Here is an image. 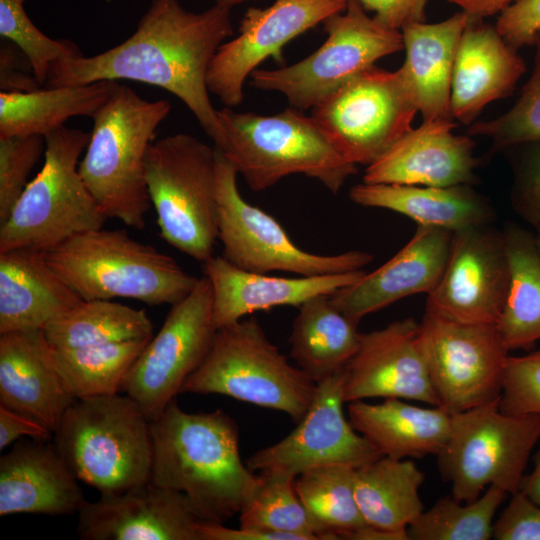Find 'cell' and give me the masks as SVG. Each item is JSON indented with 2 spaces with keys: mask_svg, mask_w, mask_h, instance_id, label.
Instances as JSON below:
<instances>
[{
  "mask_svg": "<svg viewBox=\"0 0 540 540\" xmlns=\"http://www.w3.org/2000/svg\"><path fill=\"white\" fill-rule=\"evenodd\" d=\"M231 8L215 3L186 10L179 0H152L136 30L122 43L93 56L55 61L43 85L58 88L130 80L160 87L179 98L221 149L225 134L207 86L210 64L232 36Z\"/></svg>",
  "mask_w": 540,
  "mask_h": 540,
  "instance_id": "6da1fadb",
  "label": "cell"
},
{
  "mask_svg": "<svg viewBox=\"0 0 540 540\" xmlns=\"http://www.w3.org/2000/svg\"><path fill=\"white\" fill-rule=\"evenodd\" d=\"M150 431L152 482L185 494L204 521L224 523L239 514L256 474L241 460L229 415L187 413L173 399L150 421Z\"/></svg>",
  "mask_w": 540,
  "mask_h": 540,
  "instance_id": "7a4b0ae2",
  "label": "cell"
},
{
  "mask_svg": "<svg viewBox=\"0 0 540 540\" xmlns=\"http://www.w3.org/2000/svg\"><path fill=\"white\" fill-rule=\"evenodd\" d=\"M171 109L167 100L149 101L116 83L92 117L93 129L78 170L107 218L139 230L145 227L151 207L146 155Z\"/></svg>",
  "mask_w": 540,
  "mask_h": 540,
  "instance_id": "3957f363",
  "label": "cell"
},
{
  "mask_svg": "<svg viewBox=\"0 0 540 540\" xmlns=\"http://www.w3.org/2000/svg\"><path fill=\"white\" fill-rule=\"evenodd\" d=\"M45 256L83 300L120 297L149 305H174L199 280L171 256L122 229L102 227L75 235Z\"/></svg>",
  "mask_w": 540,
  "mask_h": 540,
  "instance_id": "277c9868",
  "label": "cell"
},
{
  "mask_svg": "<svg viewBox=\"0 0 540 540\" xmlns=\"http://www.w3.org/2000/svg\"><path fill=\"white\" fill-rule=\"evenodd\" d=\"M217 113L225 134L220 150L253 191L302 174L336 194L358 171L339 154L313 117L299 109L259 115L224 107Z\"/></svg>",
  "mask_w": 540,
  "mask_h": 540,
  "instance_id": "5b68a950",
  "label": "cell"
},
{
  "mask_svg": "<svg viewBox=\"0 0 540 540\" xmlns=\"http://www.w3.org/2000/svg\"><path fill=\"white\" fill-rule=\"evenodd\" d=\"M52 440L77 478L101 495L118 494L150 479V421L126 394L76 399Z\"/></svg>",
  "mask_w": 540,
  "mask_h": 540,
  "instance_id": "8992f818",
  "label": "cell"
},
{
  "mask_svg": "<svg viewBox=\"0 0 540 540\" xmlns=\"http://www.w3.org/2000/svg\"><path fill=\"white\" fill-rule=\"evenodd\" d=\"M44 138L41 170L0 223V252H47L75 235L102 228L107 219L78 170L90 133L64 126Z\"/></svg>",
  "mask_w": 540,
  "mask_h": 540,
  "instance_id": "52a82bcc",
  "label": "cell"
},
{
  "mask_svg": "<svg viewBox=\"0 0 540 540\" xmlns=\"http://www.w3.org/2000/svg\"><path fill=\"white\" fill-rule=\"evenodd\" d=\"M315 391L316 383L291 365L250 317L217 329L207 355L180 393L230 396L284 412L298 423Z\"/></svg>",
  "mask_w": 540,
  "mask_h": 540,
  "instance_id": "ba28073f",
  "label": "cell"
},
{
  "mask_svg": "<svg viewBox=\"0 0 540 540\" xmlns=\"http://www.w3.org/2000/svg\"><path fill=\"white\" fill-rule=\"evenodd\" d=\"M148 193L164 241L204 263L218 239L216 150L186 133L154 141L147 152Z\"/></svg>",
  "mask_w": 540,
  "mask_h": 540,
  "instance_id": "9c48e42d",
  "label": "cell"
},
{
  "mask_svg": "<svg viewBox=\"0 0 540 540\" xmlns=\"http://www.w3.org/2000/svg\"><path fill=\"white\" fill-rule=\"evenodd\" d=\"M539 440L540 415L505 414L496 399L452 413L448 440L436 455L438 470L459 501H474L490 486L511 495Z\"/></svg>",
  "mask_w": 540,
  "mask_h": 540,
  "instance_id": "30bf717a",
  "label": "cell"
},
{
  "mask_svg": "<svg viewBox=\"0 0 540 540\" xmlns=\"http://www.w3.org/2000/svg\"><path fill=\"white\" fill-rule=\"evenodd\" d=\"M325 42L308 57L277 69H256L251 86L283 94L291 107L312 109L387 55L404 49L402 33L369 17L358 0L323 23Z\"/></svg>",
  "mask_w": 540,
  "mask_h": 540,
  "instance_id": "8fae6325",
  "label": "cell"
},
{
  "mask_svg": "<svg viewBox=\"0 0 540 540\" xmlns=\"http://www.w3.org/2000/svg\"><path fill=\"white\" fill-rule=\"evenodd\" d=\"M215 150L218 239L222 257L232 265L262 274L282 271L317 276L362 270L373 260L370 253L360 250L322 255L301 249L274 217L244 200L236 168L220 149Z\"/></svg>",
  "mask_w": 540,
  "mask_h": 540,
  "instance_id": "7c38bea8",
  "label": "cell"
},
{
  "mask_svg": "<svg viewBox=\"0 0 540 540\" xmlns=\"http://www.w3.org/2000/svg\"><path fill=\"white\" fill-rule=\"evenodd\" d=\"M311 116L348 162L370 165L413 127L418 113L399 72L376 66L313 107Z\"/></svg>",
  "mask_w": 540,
  "mask_h": 540,
  "instance_id": "4fadbf2b",
  "label": "cell"
},
{
  "mask_svg": "<svg viewBox=\"0 0 540 540\" xmlns=\"http://www.w3.org/2000/svg\"><path fill=\"white\" fill-rule=\"evenodd\" d=\"M216 331L212 287L204 275L184 299L172 305L159 332L131 366L121 392L139 405L149 421L154 420L200 366Z\"/></svg>",
  "mask_w": 540,
  "mask_h": 540,
  "instance_id": "5bb4252c",
  "label": "cell"
},
{
  "mask_svg": "<svg viewBox=\"0 0 540 540\" xmlns=\"http://www.w3.org/2000/svg\"><path fill=\"white\" fill-rule=\"evenodd\" d=\"M420 326L439 406L456 413L499 399L509 350L497 324L458 322L425 308Z\"/></svg>",
  "mask_w": 540,
  "mask_h": 540,
  "instance_id": "9a60e30c",
  "label": "cell"
},
{
  "mask_svg": "<svg viewBox=\"0 0 540 540\" xmlns=\"http://www.w3.org/2000/svg\"><path fill=\"white\" fill-rule=\"evenodd\" d=\"M348 0H275L267 8L250 7L239 35L223 43L209 67L207 86L226 107L239 105L243 87L267 58L283 63L282 48L292 39L346 9Z\"/></svg>",
  "mask_w": 540,
  "mask_h": 540,
  "instance_id": "2e32d148",
  "label": "cell"
},
{
  "mask_svg": "<svg viewBox=\"0 0 540 540\" xmlns=\"http://www.w3.org/2000/svg\"><path fill=\"white\" fill-rule=\"evenodd\" d=\"M344 370L316 383L313 400L296 428L281 441L251 455L249 469H279L297 477L321 466L358 468L382 456L345 417Z\"/></svg>",
  "mask_w": 540,
  "mask_h": 540,
  "instance_id": "e0dca14e",
  "label": "cell"
},
{
  "mask_svg": "<svg viewBox=\"0 0 540 540\" xmlns=\"http://www.w3.org/2000/svg\"><path fill=\"white\" fill-rule=\"evenodd\" d=\"M510 267L502 231L470 227L453 232L440 281L426 308L463 323L497 324L505 305Z\"/></svg>",
  "mask_w": 540,
  "mask_h": 540,
  "instance_id": "ac0fdd59",
  "label": "cell"
},
{
  "mask_svg": "<svg viewBox=\"0 0 540 540\" xmlns=\"http://www.w3.org/2000/svg\"><path fill=\"white\" fill-rule=\"evenodd\" d=\"M345 402L397 398L439 406L421 339L412 318L361 333L358 350L345 367Z\"/></svg>",
  "mask_w": 540,
  "mask_h": 540,
  "instance_id": "d6986e66",
  "label": "cell"
},
{
  "mask_svg": "<svg viewBox=\"0 0 540 540\" xmlns=\"http://www.w3.org/2000/svg\"><path fill=\"white\" fill-rule=\"evenodd\" d=\"M202 521L185 494L149 479L87 501L78 512L77 533L83 540H201Z\"/></svg>",
  "mask_w": 540,
  "mask_h": 540,
  "instance_id": "ffe728a7",
  "label": "cell"
},
{
  "mask_svg": "<svg viewBox=\"0 0 540 540\" xmlns=\"http://www.w3.org/2000/svg\"><path fill=\"white\" fill-rule=\"evenodd\" d=\"M453 232L417 225L403 248L372 272L330 296L331 303L360 322L396 301L419 293H431L444 272Z\"/></svg>",
  "mask_w": 540,
  "mask_h": 540,
  "instance_id": "44dd1931",
  "label": "cell"
},
{
  "mask_svg": "<svg viewBox=\"0 0 540 540\" xmlns=\"http://www.w3.org/2000/svg\"><path fill=\"white\" fill-rule=\"evenodd\" d=\"M454 120L423 121L368 165L364 183L435 187L471 185L479 160L469 135H455Z\"/></svg>",
  "mask_w": 540,
  "mask_h": 540,
  "instance_id": "7402d4cb",
  "label": "cell"
},
{
  "mask_svg": "<svg viewBox=\"0 0 540 540\" xmlns=\"http://www.w3.org/2000/svg\"><path fill=\"white\" fill-rule=\"evenodd\" d=\"M213 293V320L217 329L257 311L277 306L299 308L319 296H331L359 280L365 271L317 276L278 277L244 271L222 256L202 263Z\"/></svg>",
  "mask_w": 540,
  "mask_h": 540,
  "instance_id": "603a6c76",
  "label": "cell"
},
{
  "mask_svg": "<svg viewBox=\"0 0 540 540\" xmlns=\"http://www.w3.org/2000/svg\"><path fill=\"white\" fill-rule=\"evenodd\" d=\"M54 443L21 441L0 458V516L78 513L87 502Z\"/></svg>",
  "mask_w": 540,
  "mask_h": 540,
  "instance_id": "cb8c5ba5",
  "label": "cell"
},
{
  "mask_svg": "<svg viewBox=\"0 0 540 540\" xmlns=\"http://www.w3.org/2000/svg\"><path fill=\"white\" fill-rule=\"evenodd\" d=\"M75 397L59 375L42 330L0 334V405L53 434Z\"/></svg>",
  "mask_w": 540,
  "mask_h": 540,
  "instance_id": "d4e9b609",
  "label": "cell"
},
{
  "mask_svg": "<svg viewBox=\"0 0 540 540\" xmlns=\"http://www.w3.org/2000/svg\"><path fill=\"white\" fill-rule=\"evenodd\" d=\"M525 70L518 50L502 38L496 27L469 17L453 68L452 118L470 126L486 105L513 92Z\"/></svg>",
  "mask_w": 540,
  "mask_h": 540,
  "instance_id": "484cf974",
  "label": "cell"
},
{
  "mask_svg": "<svg viewBox=\"0 0 540 540\" xmlns=\"http://www.w3.org/2000/svg\"><path fill=\"white\" fill-rule=\"evenodd\" d=\"M82 300L49 265L45 252H0V334L42 330Z\"/></svg>",
  "mask_w": 540,
  "mask_h": 540,
  "instance_id": "4316f807",
  "label": "cell"
},
{
  "mask_svg": "<svg viewBox=\"0 0 540 540\" xmlns=\"http://www.w3.org/2000/svg\"><path fill=\"white\" fill-rule=\"evenodd\" d=\"M468 19L460 11L439 23L417 22L401 29L406 57L398 70L423 121L454 120L450 109L452 75Z\"/></svg>",
  "mask_w": 540,
  "mask_h": 540,
  "instance_id": "83f0119b",
  "label": "cell"
},
{
  "mask_svg": "<svg viewBox=\"0 0 540 540\" xmlns=\"http://www.w3.org/2000/svg\"><path fill=\"white\" fill-rule=\"evenodd\" d=\"M348 419L382 456L393 459L437 455L445 446L452 413L441 406L421 407L397 398L372 404L349 402Z\"/></svg>",
  "mask_w": 540,
  "mask_h": 540,
  "instance_id": "f1b7e54d",
  "label": "cell"
},
{
  "mask_svg": "<svg viewBox=\"0 0 540 540\" xmlns=\"http://www.w3.org/2000/svg\"><path fill=\"white\" fill-rule=\"evenodd\" d=\"M352 202L404 215L417 225L452 232L490 225L494 209L471 185L449 187L360 183L349 191Z\"/></svg>",
  "mask_w": 540,
  "mask_h": 540,
  "instance_id": "f546056e",
  "label": "cell"
},
{
  "mask_svg": "<svg viewBox=\"0 0 540 540\" xmlns=\"http://www.w3.org/2000/svg\"><path fill=\"white\" fill-rule=\"evenodd\" d=\"M289 338L290 355L315 383L345 369L356 354L361 332L330 301L315 297L299 308Z\"/></svg>",
  "mask_w": 540,
  "mask_h": 540,
  "instance_id": "4dcf8cb0",
  "label": "cell"
},
{
  "mask_svg": "<svg viewBox=\"0 0 540 540\" xmlns=\"http://www.w3.org/2000/svg\"><path fill=\"white\" fill-rule=\"evenodd\" d=\"M117 81L0 93V137L42 136L64 127L73 117H93Z\"/></svg>",
  "mask_w": 540,
  "mask_h": 540,
  "instance_id": "1f68e13d",
  "label": "cell"
},
{
  "mask_svg": "<svg viewBox=\"0 0 540 540\" xmlns=\"http://www.w3.org/2000/svg\"><path fill=\"white\" fill-rule=\"evenodd\" d=\"M425 475L411 459L381 456L355 469V496L365 522L407 532L424 511L420 487Z\"/></svg>",
  "mask_w": 540,
  "mask_h": 540,
  "instance_id": "d6a6232c",
  "label": "cell"
},
{
  "mask_svg": "<svg viewBox=\"0 0 540 540\" xmlns=\"http://www.w3.org/2000/svg\"><path fill=\"white\" fill-rule=\"evenodd\" d=\"M510 282L497 327L509 351L540 340V248L536 236L516 224L502 231Z\"/></svg>",
  "mask_w": 540,
  "mask_h": 540,
  "instance_id": "836d02e7",
  "label": "cell"
},
{
  "mask_svg": "<svg viewBox=\"0 0 540 540\" xmlns=\"http://www.w3.org/2000/svg\"><path fill=\"white\" fill-rule=\"evenodd\" d=\"M143 309L106 299L82 300L48 323L42 332L55 349H73L152 337Z\"/></svg>",
  "mask_w": 540,
  "mask_h": 540,
  "instance_id": "e575fe53",
  "label": "cell"
},
{
  "mask_svg": "<svg viewBox=\"0 0 540 540\" xmlns=\"http://www.w3.org/2000/svg\"><path fill=\"white\" fill-rule=\"evenodd\" d=\"M355 469L328 465L307 470L295 479V490L317 540L349 539L367 524L354 489Z\"/></svg>",
  "mask_w": 540,
  "mask_h": 540,
  "instance_id": "d590c367",
  "label": "cell"
},
{
  "mask_svg": "<svg viewBox=\"0 0 540 540\" xmlns=\"http://www.w3.org/2000/svg\"><path fill=\"white\" fill-rule=\"evenodd\" d=\"M150 339L73 349L50 347L66 388L75 399H81L121 392L131 366Z\"/></svg>",
  "mask_w": 540,
  "mask_h": 540,
  "instance_id": "8d00e7d4",
  "label": "cell"
},
{
  "mask_svg": "<svg viewBox=\"0 0 540 540\" xmlns=\"http://www.w3.org/2000/svg\"><path fill=\"white\" fill-rule=\"evenodd\" d=\"M239 511L240 527L317 540L306 510L295 490L296 477L279 469L260 471Z\"/></svg>",
  "mask_w": 540,
  "mask_h": 540,
  "instance_id": "74e56055",
  "label": "cell"
},
{
  "mask_svg": "<svg viewBox=\"0 0 540 540\" xmlns=\"http://www.w3.org/2000/svg\"><path fill=\"white\" fill-rule=\"evenodd\" d=\"M509 494L488 487L477 499L463 502L452 495L439 498L407 528L409 540H489L495 515Z\"/></svg>",
  "mask_w": 540,
  "mask_h": 540,
  "instance_id": "f35d334b",
  "label": "cell"
},
{
  "mask_svg": "<svg viewBox=\"0 0 540 540\" xmlns=\"http://www.w3.org/2000/svg\"><path fill=\"white\" fill-rule=\"evenodd\" d=\"M534 46L533 70L514 106L495 119L468 127L467 135L491 139L492 152L540 141V37Z\"/></svg>",
  "mask_w": 540,
  "mask_h": 540,
  "instance_id": "ab89813d",
  "label": "cell"
},
{
  "mask_svg": "<svg viewBox=\"0 0 540 540\" xmlns=\"http://www.w3.org/2000/svg\"><path fill=\"white\" fill-rule=\"evenodd\" d=\"M24 2L0 0V35L23 52L35 78L43 86L55 61L83 53L71 41L55 40L42 33L28 17Z\"/></svg>",
  "mask_w": 540,
  "mask_h": 540,
  "instance_id": "60d3db41",
  "label": "cell"
},
{
  "mask_svg": "<svg viewBox=\"0 0 540 540\" xmlns=\"http://www.w3.org/2000/svg\"><path fill=\"white\" fill-rule=\"evenodd\" d=\"M44 152L42 136L0 137V223L21 197L32 169Z\"/></svg>",
  "mask_w": 540,
  "mask_h": 540,
  "instance_id": "b9f144b4",
  "label": "cell"
},
{
  "mask_svg": "<svg viewBox=\"0 0 540 540\" xmlns=\"http://www.w3.org/2000/svg\"><path fill=\"white\" fill-rule=\"evenodd\" d=\"M499 408L509 415H540V350L508 356Z\"/></svg>",
  "mask_w": 540,
  "mask_h": 540,
  "instance_id": "7bdbcfd3",
  "label": "cell"
},
{
  "mask_svg": "<svg viewBox=\"0 0 540 540\" xmlns=\"http://www.w3.org/2000/svg\"><path fill=\"white\" fill-rule=\"evenodd\" d=\"M514 165L511 203L534 228H540V141L521 144Z\"/></svg>",
  "mask_w": 540,
  "mask_h": 540,
  "instance_id": "ee69618b",
  "label": "cell"
},
{
  "mask_svg": "<svg viewBox=\"0 0 540 540\" xmlns=\"http://www.w3.org/2000/svg\"><path fill=\"white\" fill-rule=\"evenodd\" d=\"M496 540H540V507L520 490L494 522Z\"/></svg>",
  "mask_w": 540,
  "mask_h": 540,
  "instance_id": "f6af8a7d",
  "label": "cell"
},
{
  "mask_svg": "<svg viewBox=\"0 0 540 540\" xmlns=\"http://www.w3.org/2000/svg\"><path fill=\"white\" fill-rule=\"evenodd\" d=\"M495 27L516 50L534 46L540 37V0H515L500 13Z\"/></svg>",
  "mask_w": 540,
  "mask_h": 540,
  "instance_id": "bcb514c9",
  "label": "cell"
},
{
  "mask_svg": "<svg viewBox=\"0 0 540 540\" xmlns=\"http://www.w3.org/2000/svg\"><path fill=\"white\" fill-rule=\"evenodd\" d=\"M374 19L387 28L399 30L408 24L425 22L428 0H358Z\"/></svg>",
  "mask_w": 540,
  "mask_h": 540,
  "instance_id": "7dc6e473",
  "label": "cell"
},
{
  "mask_svg": "<svg viewBox=\"0 0 540 540\" xmlns=\"http://www.w3.org/2000/svg\"><path fill=\"white\" fill-rule=\"evenodd\" d=\"M14 44H2L0 50V87L4 92H29L41 87L28 60H21Z\"/></svg>",
  "mask_w": 540,
  "mask_h": 540,
  "instance_id": "c3c4849f",
  "label": "cell"
},
{
  "mask_svg": "<svg viewBox=\"0 0 540 540\" xmlns=\"http://www.w3.org/2000/svg\"><path fill=\"white\" fill-rule=\"evenodd\" d=\"M23 436L43 441L53 439V433L46 427L0 405V450Z\"/></svg>",
  "mask_w": 540,
  "mask_h": 540,
  "instance_id": "681fc988",
  "label": "cell"
},
{
  "mask_svg": "<svg viewBox=\"0 0 540 540\" xmlns=\"http://www.w3.org/2000/svg\"><path fill=\"white\" fill-rule=\"evenodd\" d=\"M201 540H299L283 532L239 527L227 528L223 523L202 521L199 525Z\"/></svg>",
  "mask_w": 540,
  "mask_h": 540,
  "instance_id": "f907efd6",
  "label": "cell"
},
{
  "mask_svg": "<svg viewBox=\"0 0 540 540\" xmlns=\"http://www.w3.org/2000/svg\"><path fill=\"white\" fill-rule=\"evenodd\" d=\"M460 7L471 18L484 19L501 13L515 0H445Z\"/></svg>",
  "mask_w": 540,
  "mask_h": 540,
  "instance_id": "816d5d0a",
  "label": "cell"
},
{
  "mask_svg": "<svg viewBox=\"0 0 540 540\" xmlns=\"http://www.w3.org/2000/svg\"><path fill=\"white\" fill-rule=\"evenodd\" d=\"M519 490L540 507V447L533 456V469L523 476Z\"/></svg>",
  "mask_w": 540,
  "mask_h": 540,
  "instance_id": "f5cc1de1",
  "label": "cell"
},
{
  "mask_svg": "<svg viewBox=\"0 0 540 540\" xmlns=\"http://www.w3.org/2000/svg\"><path fill=\"white\" fill-rule=\"evenodd\" d=\"M250 1H256V0H215V3L232 8L236 5H240L242 3L250 2Z\"/></svg>",
  "mask_w": 540,
  "mask_h": 540,
  "instance_id": "db71d44e",
  "label": "cell"
},
{
  "mask_svg": "<svg viewBox=\"0 0 540 540\" xmlns=\"http://www.w3.org/2000/svg\"><path fill=\"white\" fill-rule=\"evenodd\" d=\"M537 232H538V235L536 236V238H537V242H538V245H539V248H540V228L537 229Z\"/></svg>",
  "mask_w": 540,
  "mask_h": 540,
  "instance_id": "11a10c76",
  "label": "cell"
}]
</instances>
